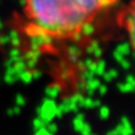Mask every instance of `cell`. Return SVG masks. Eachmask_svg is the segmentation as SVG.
I'll return each instance as SVG.
<instances>
[{
    "instance_id": "obj_1",
    "label": "cell",
    "mask_w": 135,
    "mask_h": 135,
    "mask_svg": "<svg viewBox=\"0 0 135 135\" xmlns=\"http://www.w3.org/2000/svg\"><path fill=\"white\" fill-rule=\"evenodd\" d=\"M120 0H22L23 32L32 50L54 41H75L88 35L95 22L118 6Z\"/></svg>"
},
{
    "instance_id": "obj_2",
    "label": "cell",
    "mask_w": 135,
    "mask_h": 135,
    "mask_svg": "<svg viewBox=\"0 0 135 135\" xmlns=\"http://www.w3.org/2000/svg\"><path fill=\"white\" fill-rule=\"evenodd\" d=\"M118 23L127 32L130 48L135 53V0H130L119 10Z\"/></svg>"
},
{
    "instance_id": "obj_3",
    "label": "cell",
    "mask_w": 135,
    "mask_h": 135,
    "mask_svg": "<svg viewBox=\"0 0 135 135\" xmlns=\"http://www.w3.org/2000/svg\"><path fill=\"white\" fill-rule=\"evenodd\" d=\"M56 109H57V105L54 102V100L49 99V98L45 99L43 104H42V107H40L37 109L38 117H41L46 122V124H47L48 122L52 121V119L55 117Z\"/></svg>"
},
{
    "instance_id": "obj_4",
    "label": "cell",
    "mask_w": 135,
    "mask_h": 135,
    "mask_svg": "<svg viewBox=\"0 0 135 135\" xmlns=\"http://www.w3.org/2000/svg\"><path fill=\"white\" fill-rule=\"evenodd\" d=\"M100 81L95 79V78H91V79H88V80H85V87L86 89L88 90V94H93L100 85Z\"/></svg>"
},
{
    "instance_id": "obj_5",
    "label": "cell",
    "mask_w": 135,
    "mask_h": 135,
    "mask_svg": "<svg viewBox=\"0 0 135 135\" xmlns=\"http://www.w3.org/2000/svg\"><path fill=\"white\" fill-rule=\"evenodd\" d=\"M60 91H61V88L57 84H53V85H50L49 87L46 88V95L50 98V99H54L56 98L59 95H60Z\"/></svg>"
},
{
    "instance_id": "obj_6",
    "label": "cell",
    "mask_w": 135,
    "mask_h": 135,
    "mask_svg": "<svg viewBox=\"0 0 135 135\" xmlns=\"http://www.w3.org/2000/svg\"><path fill=\"white\" fill-rule=\"evenodd\" d=\"M84 122H85V121H84V115L78 114V116L74 119V128H75L78 132H80L81 129H82V127H83V123H84Z\"/></svg>"
},
{
    "instance_id": "obj_7",
    "label": "cell",
    "mask_w": 135,
    "mask_h": 135,
    "mask_svg": "<svg viewBox=\"0 0 135 135\" xmlns=\"http://www.w3.org/2000/svg\"><path fill=\"white\" fill-rule=\"evenodd\" d=\"M18 80H21L23 83H26V84H28V83H30L31 81H32V73L31 71H29V70H23L20 75H19V78H18Z\"/></svg>"
},
{
    "instance_id": "obj_8",
    "label": "cell",
    "mask_w": 135,
    "mask_h": 135,
    "mask_svg": "<svg viewBox=\"0 0 135 135\" xmlns=\"http://www.w3.org/2000/svg\"><path fill=\"white\" fill-rule=\"evenodd\" d=\"M71 100H74L75 102L78 104V107L79 108H82L83 107V101H84V96L82 95V94H80V93H78V94H76V95H74L71 98H70Z\"/></svg>"
},
{
    "instance_id": "obj_9",
    "label": "cell",
    "mask_w": 135,
    "mask_h": 135,
    "mask_svg": "<svg viewBox=\"0 0 135 135\" xmlns=\"http://www.w3.org/2000/svg\"><path fill=\"white\" fill-rule=\"evenodd\" d=\"M104 68H105V63L104 61H100L99 63H97V67L95 70V75L97 76H102L104 73Z\"/></svg>"
},
{
    "instance_id": "obj_10",
    "label": "cell",
    "mask_w": 135,
    "mask_h": 135,
    "mask_svg": "<svg viewBox=\"0 0 135 135\" xmlns=\"http://www.w3.org/2000/svg\"><path fill=\"white\" fill-rule=\"evenodd\" d=\"M44 127H46V122L41 117H37V118H35L34 120H33V128H34L35 131H37V130H40L41 128H44Z\"/></svg>"
},
{
    "instance_id": "obj_11",
    "label": "cell",
    "mask_w": 135,
    "mask_h": 135,
    "mask_svg": "<svg viewBox=\"0 0 135 135\" xmlns=\"http://www.w3.org/2000/svg\"><path fill=\"white\" fill-rule=\"evenodd\" d=\"M118 88H119V90L121 93H129V91H132L133 90V86L130 83H128V82H126V83H119L118 84Z\"/></svg>"
},
{
    "instance_id": "obj_12",
    "label": "cell",
    "mask_w": 135,
    "mask_h": 135,
    "mask_svg": "<svg viewBox=\"0 0 135 135\" xmlns=\"http://www.w3.org/2000/svg\"><path fill=\"white\" fill-rule=\"evenodd\" d=\"M99 114L102 119H107L110 116V109L108 107H99Z\"/></svg>"
},
{
    "instance_id": "obj_13",
    "label": "cell",
    "mask_w": 135,
    "mask_h": 135,
    "mask_svg": "<svg viewBox=\"0 0 135 135\" xmlns=\"http://www.w3.org/2000/svg\"><path fill=\"white\" fill-rule=\"evenodd\" d=\"M80 133H81V135H90L91 134V128H90V126L88 123L84 122L83 123V127H82V129L80 131Z\"/></svg>"
},
{
    "instance_id": "obj_14",
    "label": "cell",
    "mask_w": 135,
    "mask_h": 135,
    "mask_svg": "<svg viewBox=\"0 0 135 135\" xmlns=\"http://www.w3.org/2000/svg\"><path fill=\"white\" fill-rule=\"evenodd\" d=\"M15 102H16V104H17L18 107H23V105L26 104V99H25V97H23L22 95L18 94V95H16V97H15Z\"/></svg>"
},
{
    "instance_id": "obj_15",
    "label": "cell",
    "mask_w": 135,
    "mask_h": 135,
    "mask_svg": "<svg viewBox=\"0 0 135 135\" xmlns=\"http://www.w3.org/2000/svg\"><path fill=\"white\" fill-rule=\"evenodd\" d=\"M83 107H84L85 109H93V108H94V100H93L90 97L84 98V101H83Z\"/></svg>"
},
{
    "instance_id": "obj_16",
    "label": "cell",
    "mask_w": 135,
    "mask_h": 135,
    "mask_svg": "<svg viewBox=\"0 0 135 135\" xmlns=\"http://www.w3.org/2000/svg\"><path fill=\"white\" fill-rule=\"evenodd\" d=\"M4 81H6V83H8V84H13V83H15L17 80H18V78L16 77V76H11V75H4Z\"/></svg>"
},
{
    "instance_id": "obj_17",
    "label": "cell",
    "mask_w": 135,
    "mask_h": 135,
    "mask_svg": "<svg viewBox=\"0 0 135 135\" xmlns=\"http://www.w3.org/2000/svg\"><path fill=\"white\" fill-rule=\"evenodd\" d=\"M51 134H54V133H56V131H57V126L55 124V123H53V122H48L47 124H46V127H45Z\"/></svg>"
},
{
    "instance_id": "obj_18",
    "label": "cell",
    "mask_w": 135,
    "mask_h": 135,
    "mask_svg": "<svg viewBox=\"0 0 135 135\" xmlns=\"http://www.w3.org/2000/svg\"><path fill=\"white\" fill-rule=\"evenodd\" d=\"M35 135H53V134H51V133L44 127V128H41L40 130H37L36 133H35Z\"/></svg>"
},
{
    "instance_id": "obj_19",
    "label": "cell",
    "mask_w": 135,
    "mask_h": 135,
    "mask_svg": "<svg viewBox=\"0 0 135 135\" xmlns=\"http://www.w3.org/2000/svg\"><path fill=\"white\" fill-rule=\"evenodd\" d=\"M97 89L99 90V93H100L101 95H104V94L108 91V87H107V85H104V84H100Z\"/></svg>"
},
{
    "instance_id": "obj_20",
    "label": "cell",
    "mask_w": 135,
    "mask_h": 135,
    "mask_svg": "<svg viewBox=\"0 0 135 135\" xmlns=\"http://www.w3.org/2000/svg\"><path fill=\"white\" fill-rule=\"evenodd\" d=\"M19 54H20V51H19V49L13 48V49L10 51V57H15V56H18Z\"/></svg>"
},
{
    "instance_id": "obj_21",
    "label": "cell",
    "mask_w": 135,
    "mask_h": 135,
    "mask_svg": "<svg viewBox=\"0 0 135 135\" xmlns=\"http://www.w3.org/2000/svg\"><path fill=\"white\" fill-rule=\"evenodd\" d=\"M126 82L130 83V84L133 86V88H134V86H135V77H133V76L129 75V76L127 77V80H126Z\"/></svg>"
},
{
    "instance_id": "obj_22",
    "label": "cell",
    "mask_w": 135,
    "mask_h": 135,
    "mask_svg": "<svg viewBox=\"0 0 135 135\" xmlns=\"http://www.w3.org/2000/svg\"><path fill=\"white\" fill-rule=\"evenodd\" d=\"M31 73H32V79H40L42 77V73L40 70H34Z\"/></svg>"
},
{
    "instance_id": "obj_23",
    "label": "cell",
    "mask_w": 135,
    "mask_h": 135,
    "mask_svg": "<svg viewBox=\"0 0 135 135\" xmlns=\"http://www.w3.org/2000/svg\"><path fill=\"white\" fill-rule=\"evenodd\" d=\"M101 77H102V78L104 79V81H105V82H110V81H112V80H113L109 73H103V75L101 76Z\"/></svg>"
},
{
    "instance_id": "obj_24",
    "label": "cell",
    "mask_w": 135,
    "mask_h": 135,
    "mask_svg": "<svg viewBox=\"0 0 135 135\" xmlns=\"http://www.w3.org/2000/svg\"><path fill=\"white\" fill-rule=\"evenodd\" d=\"M109 74H110V76L112 77V79H114V78L118 77V71H117V70L112 69V70H110V71H109Z\"/></svg>"
},
{
    "instance_id": "obj_25",
    "label": "cell",
    "mask_w": 135,
    "mask_h": 135,
    "mask_svg": "<svg viewBox=\"0 0 135 135\" xmlns=\"http://www.w3.org/2000/svg\"><path fill=\"white\" fill-rule=\"evenodd\" d=\"M13 109V112H14V114L15 115H18L19 113H20V107H14V108H12Z\"/></svg>"
},
{
    "instance_id": "obj_26",
    "label": "cell",
    "mask_w": 135,
    "mask_h": 135,
    "mask_svg": "<svg viewBox=\"0 0 135 135\" xmlns=\"http://www.w3.org/2000/svg\"><path fill=\"white\" fill-rule=\"evenodd\" d=\"M7 115H8L9 117H13V116L15 115V114H14V112H13V109H12V108L7 110Z\"/></svg>"
},
{
    "instance_id": "obj_27",
    "label": "cell",
    "mask_w": 135,
    "mask_h": 135,
    "mask_svg": "<svg viewBox=\"0 0 135 135\" xmlns=\"http://www.w3.org/2000/svg\"><path fill=\"white\" fill-rule=\"evenodd\" d=\"M99 107H101L100 100H94V108H99Z\"/></svg>"
},
{
    "instance_id": "obj_28",
    "label": "cell",
    "mask_w": 135,
    "mask_h": 135,
    "mask_svg": "<svg viewBox=\"0 0 135 135\" xmlns=\"http://www.w3.org/2000/svg\"><path fill=\"white\" fill-rule=\"evenodd\" d=\"M121 65H122V67H123V68H129V66H130V64H129V62H121Z\"/></svg>"
},
{
    "instance_id": "obj_29",
    "label": "cell",
    "mask_w": 135,
    "mask_h": 135,
    "mask_svg": "<svg viewBox=\"0 0 135 135\" xmlns=\"http://www.w3.org/2000/svg\"><path fill=\"white\" fill-rule=\"evenodd\" d=\"M133 90H134V91H135V86H134V88H133Z\"/></svg>"
},
{
    "instance_id": "obj_30",
    "label": "cell",
    "mask_w": 135,
    "mask_h": 135,
    "mask_svg": "<svg viewBox=\"0 0 135 135\" xmlns=\"http://www.w3.org/2000/svg\"><path fill=\"white\" fill-rule=\"evenodd\" d=\"M90 135H95V134H90Z\"/></svg>"
}]
</instances>
